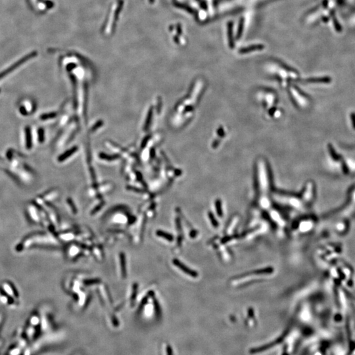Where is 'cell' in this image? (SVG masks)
Returning <instances> with one entry per match:
<instances>
[{
  "label": "cell",
  "instance_id": "cell-14",
  "mask_svg": "<svg viewBox=\"0 0 355 355\" xmlns=\"http://www.w3.org/2000/svg\"><path fill=\"white\" fill-rule=\"evenodd\" d=\"M350 119H351L353 127L355 130V113H352L351 114H350Z\"/></svg>",
  "mask_w": 355,
  "mask_h": 355
},
{
  "label": "cell",
  "instance_id": "cell-9",
  "mask_svg": "<svg viewBox=\"0 0 355 355\" xmlns=\"http://www.w3.org/2000/svg\"><path fill=\"white\" fill-rule=\"evenodd\" d=\"M329 151L330 155H331V156L332 157L333 160L335 161H339L340 160V157L336 153L335 150L333 148L332 145H329Z\"/></svg>",
  "mask_w": 355,
  "mask_h": 355
},
{
  "label": "cell",
  "instance_id": "cell-3",
  "mask_svg": "<svg viewBox=\"0 0 355 355\" xmlns=\"http://www.w3.org/2000/svg\"><path fill=\"white\" fill-rule=\"evenodd\" d=\"M28 217L33 222L41 224V209L36 205H30L27 207Z\"/></svg>",
  "mask_w": 355,
  "mask_h": 355
},
{
  "label": "cell",
  "instance_id": "cell-6",
  "mask_svg": "<svg viewBox=\"0 0 355 355\" xmlns=\"http://www.w3.org/2000/svg\"><path fill=\"white\" fill-rule=\"evenodd\" d=\"M31 55H30V56H27V57H24V59H23L22 60H20L19 61H18L17 63H16L15 64H13V66H11V67H9V68L7 69V70L4 71H3L2 72L0 73V79L2 78L3 77H4V76H6L7 75L9 74V73L10 72H12V71H14L16 68L18 67L19 66H20V65L21 64H23V63H24V61H27L28 59L30 58Z\"/></svg>",
  "mask_w": 355,
  "mask_h": 355
},
{
  "label": "cell",
  "instance_id": "cell-11",
  "mask_svg": "<svg viewBox=\"0 0 355 355\" xmlns=\"http://www.w3.org/2000/svg\"><path fill=\"white\" fill-rule=\"evenodd\" d=\"M38 140L40 143H42L44 140V130L42 128H40L38 130Z\"/></svg>",
  "mask_w": 355,
  "mask_h": 355
},
{
  "label": "cell",
  "instance_id": "cell-5",
  "mask_svg": "<svg viewBox=\"0 0 355 355\" xmlns=\"http://www.w3.org/2000/svg\"><path fill=\"white\" fill-rule=\"evenodd\" d=\"M173 263H174V264L175 265H176V266L177 267H178L179 269H180V270L182 271H183V272H185L186 274L189 275V276H190L191 277H196V276H197V274L196 272L193 271V270H190V268H188L187 266H186L185 265H183L180 262V261H179V260H178L176 259H175V260H173Z\"/></svg>",
  "mask_w": 355,
  "mask_h": 355
},
{
  "label": "cell",
  "instance_id": "cell-1",
  "mask_svg": "<svg viewBox=\"0 0 355 355\" xmlns=\"http://www.w3.org/2000/svg\"><path fill=\"white\" fill-rule=\"evenodd\" d=\"M50 233H36L23 239L15 246V251L21 252L34 246H44L54 245V238Z\"/></svg>",
  "mask_w": 355,
  "mask_h": 355
},
{
  "label": "cell",
  "instance_id": "cell-13",
  "mask_svg": "<svg viewBox=\"0 0 355 355\" xmlns=\"http://www.w3.org/2000/svg\"><path fill=\"white\" fill-rule=\"evenodd\" d=\"M54 113H50V114H46V115H42L41 117V119H43V120H46L47 119V118H52L54 117Z\"/></svg>",
  "mask_w": 355,
  "mask_h": 355
},
{
  "label": "cell",
  "instance_id": "cell-12",
  "mask_svg": "<svg viewBox=\"0 0 355 355\" xmlns=\"http://www.w3.org/2000/svg\"><path fill=\"white\" fill-rule=\"evenodd\" d=\"M209 217H210V219L211 220V222H212V224H213V225L214 226V227H218V223L217 222V220H216V221H215V219H214V218L213 217V215L212 214H209Z\"/></svg>",
  "mask_w": 355,
  "mask_h": 355
},
{
  "label": "cell",
  "instance_id": "cell-8",
  "mask_svg": "<svg viewBox=\"0 0 355 355\" xmlns=\"http://www.w3.org/2000/svg\"><path fill=\"white\" fill-rule=\"evenodd\" d=\"M157 235H158L159 237H161V238H164L166 240H169V241H172L173 240V237L172 235H170L169 234H167L166 232L164 231H157Z\"/></svg>",
  "mask_w": 355,
  "mask_h": 355
},
{
  "label": "cell",
  "instance_id": "cell-10",
  "mask_svg": "<svg viewBox=\"0 0 355 355\" xmlns=\"http://www.w3.org/2000/svg\"><path fill=\"white\" fill-rule=\"evenodd\" d=\"M216 208L217 210V213L219 215V217H222V203L220 201H217L216 203Z\"/></svg>",
  "mask_w": 355,
  "mask_h": 355
},
{
  "label": "cell",
  "instance_id": "cell-7",
  "mask_svg": "<svg viewBox=\"0 0 355 355\" xmlns=\"http://www.w3.org/2000/svg\"><path fill=\"white\" fill-rule=\"evenodd\" d=\"M25 139H26V148L27 149H30L32 146V137L31 130L29 126H27L25 128Z\"/></svg>",
  "mask_w": 355,
  "mask_h": 355
},
{
  "label": "cell",
  "instance_id": "cell-2",
  "mask_svg": "<svg viewBox=\"0 0 355 355\" xmlns=\"http://www.w3.org/2000/svg\"><path fill=\"white\" fill-rule=\"evenodd\" d=\"M2 290L7 295L11 297L12 299H13L15 301H17L19 299V293L16 290L14 285L12 284L9 281H4L2 283L1 286H0Z\"/></svg>",
  "mask_w": 355,
  "mask_h": 355
},
{
  "label": "cell",
  "instance_id": "cell-4",
  "mask_svg": "<svg viewBox=\"0 0 355 355\" xmlns=\"http://www.w3.org/2000/svg\"><path fill=\"white\" fill-rule=\"evenodd\" d=\"M17 305V301L7 295L0 288V306L5 307H13Z\"/></svg>",
  "mask_w": 355,
  "mask_h": 355
}]
</instances>
